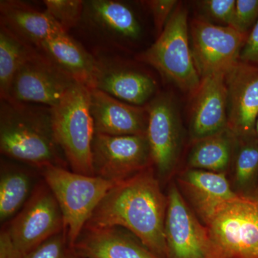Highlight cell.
<instances>
[{"instance_id":"cell-1","label":"cell","mask_w":258,"mask_h":258,"mask_svg":"<svg viewBox=\"0 0 258 258\" xmlns=\"http://www.w3.org/2000/svg\"><path fill=\"white\" fill-rule=\"evenodd\" d=\"M167 203V195L152 166L112 188L85 227H123L153 253L166 258Z\"/></svg>"},{"instance_id":"cell-2","label":"cell","mask_w":258,"mask_h":258,"mask_svg":"<svg viewBox=\"0 0 258 258\" xmlns=\"http://www.w3.org/2000/svg\"><path fill=\"white\" fill-rule=\"evenodd\" d=\"M0 151L40 169L69 165L56 140L52 108L42 105L1 100Z\"/></svg>"},{"instance_id":"cell-3","label":"cell","mask_w":258,"mask_h":258,"mask_svg":"<svg viewBox=\"0 0 258 258\" xmlns=\"http://www.w3.org/2000/svg\"><path fill=\"white\" fill-rule=\"evenodd\" d=\"M187 17L186 8L179 3L156 41L137 59L157 70L181 91L194 94L202 79L191 52Z\"/></svg>"},{"instance_id":"cell-4","label":"cell","mask_w":258,"mask_h":258,"mask_svg":"<svg viewBox=\"0 0 258 258\" xmlns=\"http://www.w3.org/2000/svg\"><path fill=\"white\" fill-rule=\"evenodd\" d=\"M41 171L44 181L53 193L62 212L64 231L72 249L97 207L118 183L60 166H49Z\"/></svg>"},{"instance_id":"cell-5","label":"cell","mask_w":258,"mask_h":258,"mask_svg":"<svg viewBox=\"0 0 258 258\" xmlns=\"http://www.w3.org/2000/svg\"><path fill=\"white\" fill-rule=\"evenodd\" d=\"M56 140L71 170L94 176L92 144L94 125L90 108V90L76 83L60 103L52 108Z\"/></svg>"},{"instance_id":"cell-6","label":"cell","mask_w":258,"mask_h":258,"mask_svg":"<svg viewBox=\"0 0 258 258\" xmlns=\"http://www.w3.org/2000/svg\"><path fill=\"white\" fill-rule=\"evenodd\" d=\"M78 28L95 45L94 53L115 54L140 41L144 34L135 10L128 3L118 0L84 1Z\"/></svg>"},{"instance_id":"cell-7","label":"cell","mask_w":258,"mask_h":258,"mask_svg":"<svg viewBox=\"0 0 258 258\" xmlns=\"http://www.w3.org/2000/svg\"><path fill=\"white\" fill-rule=\"evenodd\" d=\"M206 226L223 258H258V198L238 195Z\"/></svg>"},{"instance_id":"cell-8","label":"cell","mask_w":258,"mask_h":258,"mask_svg":"<svg viewBox=\"0 0 258 258\" xmlns=\"http://www.w3.org/2000/svg\"><path fill=\"white\" fill-rule=\"evenodd\" d=\"M166 258H223L210 231L195 215L176 183L168 188Z\"/></svg>"},{"instance_id":"cell-9","label":"cell","mask_w":258,"mask_h":258,"mask_svg":"<svg viewBox=\"0 0 258 258\" xmlns=\"http://www.w3.org/2000/svg\"><path fill=\"white\" fill-rule=\"evenodd\" d=\"M189 29L194 61L201 79L219 73L226 74L240 61L247 35L204 18L191 20Z\"/></svg>"},{"instance_id":"cell-10","label":"cell","mask_w":258,"mask_h":258,"mask_svg":"<svg viewBox=\"0 0 258 258\" xmlns=\"http://www.w3.org/2000/svg\"><path fill=\"white\" fill-rule=\"evenodd\" d=\"M94 176L120 183L152 165L147 135L95 134L92 144Z\"/></svg>"},{"instance_id":"cell-11","label":"cell","mask_w":258,"mask_h":258,"mask_svg":"<svg viewBox=\"0 0 258 258\" xmlns=\"http://www.w3.org/2000/svg\"><path fill=\"white\" fill-rule=\"evenodd\" d=\"M147 137L152 165L161 184L170 179L179 161L182 128L175 102L169 94L157 95L147 104Z\"/></svg>"},{"instance_id":"cell-12","label":"cell","mask_w":258,"mask_h":258,"mask_svg":"<svg viewBox=\"0 0 258 258\" xmlns=\"http://www.w3.org/2000/svg\"><path fill=\"white\" fill-rule=\"evenodd\" d=\"M6 229L24 254L64 230L60 207L45 181L34 189Z\"/></svg>"},{"instance_id":"cell-13","label":"cell","mask_w":258,"mask_h":258,"mask_svg":"<svg viewBox=\"0 0 258 258\" xmlns=\"http://www.w3.org/2000/svg\"><path fill=\"white\" fill-rule=\"evenodd\" d=\"M76 83L37 50L15 75L8 100L52 108Z\"/></svg>"},{"instance_id":"cell-14","label":"cell","mask_w":258,"mask_h":258,"mask_svg":"<svg viewBox=\"0 0 258 258\" xmlns=\"http://www.w3.org/2000/svg\"><path fill=\"white\" fill-rule=\"evenodd\" d=\"M92 88L134 106H147L155 97L157 82L116 54L96 52Z\"/></svg>"},{"instance_id":"cell-15","label":"cell","mask_w":258,"mask_h":258,"mask_svg":"<svg viewBox=\"0 0 258 258\" xmlns=\"http://www.w3.org/2000/svg\"><path fill=\"white\" fill-rule=\"evenodd\" d=\"M227 127L238 139L255 136L258 66L239 61L225 74Z\"/></svg>"},{"instance_id":"cell-16","label":"cell","mask_w":258,"mask_h":258,"mask_svg":"<svg viewBox=\"0 0 258 258\" xmlns=\"http://www.w3.org/2000/svg\"><path fill=\"white\" fill-rule=\"evenodd\" d=\"M176 181L185 201L205 225L226 204L238 196L224 173L186 169Z\"/></svg>"},{"instance_id":"cell-17","label":"cell","mask_w":258,"mask_h":258,"mask_svg":"<svg viewBox=\"0 0 258 258\" xmlns=\"http://www.w3.org/2000/svg\"><path fill=\"white\" fill-rule=\"evenodd\" d=\"M89 90L90 108L95 134L147 135L149 119L147 105L134 106L96 88Z\"/></svg>"},{"instance_id":"cell-18","label":"cell","mask_w":258,"mask_h":258,"mask_svg":"<svg viewBox=\"0 0 258 258\" xmlns=\"http://www.w3.org/2000/svg\"><path fill=\"white\" fill-rule=\"evenodd\" d=\"M225 74L219 73L203 78L193 94L189 127L192 142L227 128Z\"/></svg>"},{"instance_id":"cell-19","label":"cell","mask_w":258,"mask_h":258,"mask_svg":"<svg viewBox=\"0 0 258 258\" xmlns=\"http://www.w3.org/2000/svg\"><path fill=\"white\" fill-rule=\"evenodd\" d=\"M72 251L80 258H160L123 227H85Z\"/></svg>"},{"instance_id":"cell-20","label":"cell","mask_w":258,"mask_h":258,"mask_svg":"<svg viewBox=\"0 0 258 258\" xmlns=\"http://www.w3.org/2000/svg\"><path fill=\"white\" fill-rule=\"evenodd\" d=\"M0 25L36 50L49 37L64 32L45 10L18 0L0 1Z\"/></svg>"},{"instance_id":"cell-21","label":"cell","mask_w":258,"mask_h":258,"mask_svg":"<svg viewBox=\"0 0 258 258\" xmlns=\"http://www.w3.org/2000/svg\"><path fill=\"white\" fill-rule=\"evenodd\" d=\"M76 82L92 88L96 60L94 55L69 35L59 32L42 42L37 50Z\"/></svg>"},{"instance_id":"cell-22","label":"cell","mask_w":258,"mask_h":258,"mask_svg":"<svg viewBox=\"0 0 258 258\" xmlns=\"http://www.w3.org/2000/svg\"><path fill=\"white\" fill-rule=\"evenodd\" d=\"M238 138L226 128L193 142L187 158V169L227 174Z\"/></svg>"},{"instance_id":"cell-23","label":"cell","mask_w":258,"mask_h":258,"mask_svg":"<svg viewBox=\"0 0 258 258\" xmlns=\"http://www.w3.org/2000/svg\"><path fill=\"white\" fill-rule=\"evenodd\" d=\"M229 171L234 191L240 196H253L258 185L257 137L238 139Z\"/></svg>"},{"instance_id":"cell-24","label":"cell","mask_w":258,"mask_h":258,"mask_svg":"<svg viewBox=\"0 0 258 258\" xmlns=\"http://www.w3.org/2000/svg\"><path fill=\"white\" fill-rule=\"evenodd\" d=\"M0 25V98L8 100L15 75L36 51Z\"/></svg>"},{"instance_id":"cell-25","label":"cell","mask_w":258,"mask_h":258,"mask_svg":"<svg viewBox=\"0 0 258 258\" xmlns=\"http://www.w3.org/2000/svg\"><path fill=\"white\" fill-rule=\"evenodd\" d=\"M31 178L20 167L2 163L0 176V220L14 215L28 201Z\"/></svg>"},{"instance_id":"cell-26","label":"cell","mask_w":258,"mask_h":258,"mask_svg":"<svg viewBox=\"0 0 258 258\" xmlns=\"http://www.w3.org/2000/svg\"><path fill=\"white\" fill-rule=\"evenodd\" d=\"M45 11L64 32L77 28L82 19L84 1L82 0H44Z\"/></svg>"},{"instance_id":"cell-27","label":"cell","mask_w":258,"mask_h":258,"mask_svg":"<svg viewBox=\"0 0 258 258\" xmlns=\"http://www.w3.org/2000/svg\"><path fill=\"white\" fill-rule=\"evenodd\" d=\"M197 5L207 18L221 23L222 26L235 28V0H203L197 2Z\"/></svg>"},{"instance_id":"cell-28","label":"cell","mask_w":258,"mask_h":258,"mask_svg":"<svg viewBox=\"0 0 258 258\" xmlns=\"http://www.w3.org/2000/svg\"><path fill=\"white\" fill-rule=\"evenodd\" d=\"M71 252V248L64 230L25 254L23 258H68Z\"/></svg>"},{"instance_id":"cell-29","label":"cell","mask_w":258,"mask_h":258,"mask_svg":"<svg viewBox=\"0 0 258 258\" xmlns=\"http://www.w3.org/2000/svg\"><path fill=\"white\" fill-rule=\"evenodd\" d=\"M258 21V0L236 1L235 28L248 36Z\"/></svg>"},{"instance_id":"cell-30","label":"cell","mask_w":258,"mask_h":258,"mask_svg":"<svg viewBox=\"0 0 258 258\" xmlns=\"http://www.w3.org/2000/svg\"><path fill=\"white\" fill-rule=\"evenodd\" d=\"M140 4L152 15L158 37L179 3L176 0H147Z\"/></svg>"},{"instance_id":"cell-31","label":"cell","mask_w":258,"mask_h":258,"mask_svg":"<svg viewBox=\"0 0 258 258\" xmlns=\"http://www.w3.org/2000/svg\"><path fill=\"white\" fill-rule=\"evenodd\" d=\"M240 61L258 66V21L249 32L241 51Z\"/></svg>"},{"instance_id":"cell-32","label":"cell","mask_w":258,"mask_h":258,"mask_svg":"<svg viewBox=\"0 0 258 258\" xmlns=\"http://www.w3.org/2000/svg\"><path fill=\"white\" fill-rule=\"evenodd\" d=\"M24 255L7 229H3L0 233V258H23Z\"/></svg>"},{"instance_id":"cell-33","label":"cell","mask_w":258,"mask_h":258,"mask_svg":"<svg viewBox=\"0 0 258 258\" xmlns=\"http://www.w3.org/2000/svg\"><path fill=\"white\" fill-rule=\"evenodd\" d=\"M68 258H80L78 257L77 255H76V254L74 253V252H73L72 249H71V253L69 254V257Z\"/></svg>"},{"instance_id":"cell-34","label":"cell","mask_w":258,"mask_h":258,"mask_svg":"<svg viewBox=\"0 0 258 258\" xmlns=\"http://www.w3.org/2000/svg\"><path fill=\"white\" fill-rule=\"evenodd\" d=\"M254 134H255L256 137H258V117L257 121H256L255 128H254Z\"/></svg>"},{"instance_id":"cell-35","label":"cell","mask_w":258,"mask_h":258,"mask_svg":"<svg viewBox=\"0 0 258 258\" xmlns=\"http://www.w3.org/2000/svg\"><path fill=\"white\" fill-rule=\"evenodd\" d=\"M253 196L255 197V198H258V185L257 186V189H256L255 191H254Z\"/></svg>"}]
</instances>
